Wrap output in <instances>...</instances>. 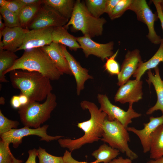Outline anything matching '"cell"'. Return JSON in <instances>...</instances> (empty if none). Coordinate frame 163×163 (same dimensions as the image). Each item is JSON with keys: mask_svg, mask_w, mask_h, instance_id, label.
<instances>
[{"mask_svg": "<svg viewBox=\"0 0 163 163\" xmlns=\"http://www.w3.org/2000/svg\"><path fill=\"white\" fill-rule=\"evenodd\" d=\"M129 10L133 11L137 20L144 23L147 27L148 33L147 37L152 43L160 44L162 39L156 33L155 29V21L158 18L154 14L145 0H132Z\"/></svg>", "mask_w": 163, "mask_h": 163, "instance_id": "8", "label": "cell"}, {"mask_svg": "<svg viewBox=\"0 0 163 163\" xmlns=\"http://www.w3.org/2000/svg\"><path fill=\"white\" fill-rule=\"evenodd\" d=\"M15 52L0 49V82L6 83L8 81L5 73L10 69L18 58Z\"/></svg>", "mask_w": 163, "mask_h": 163, "instance_id": "25", "label": "cell"}, {"mask_svg": "<svg viewBox=\"0 0 163 163\" xmlns=\"http://www.w3.org/2000/svg\"><path fill=\"white\" fill-rule=\"evenodd\" d=\"M2 16L0 15V31H2L5 28V26L4 22L2 21Z\"/></svg>", "mask_w": 163, "mask_h": 163, "instance_id": "44", "label": "cell"}, {"mask_svg": "<svg viewBox=\"0 0 163 163\" xmlns=\"http://www.w3.org/2000/svg\"><path fill=\"white\" fill-rule=\"evenodd\" d=\"M7 2L6 0H0V7H4Z\"/></svg>", "mask_w": 163, "mask_h": 163, "instance_id": "45", "label": "cell"}, {"mask_svg": "<svg viewBox=\"0 0 163 163\" xmlns=\"http://www.w3.org/2000/svg\"><path fill=\"white\" fill-rule=\"evenodd\" d=\"M43 4L48 5L65 18L69 19L72 15L75 1L74 0H42Z\"/></svg>", "mask_w": 163, "mask_h": 163, "instance_id": "23", "label": "cell"}, {"mask_svg": "<svg viewBox=\"0 0 163 163\" xmlns=\"http://www.w3.org/2000/svg\"><path fill=\"white\" fill-rule=\"evenodd\" d=\"M162 124L163 114L159 117H150L149 122L144 123V128L142 129H138L133 127H128L127 129L138 136L140 141L143 152L146 153L150 151L152 134L158 126Z\"/></svg>", "mask_w": 163, "mask_h": 163, "instance_id": "16", "label": "cell"}, {"mask_svg": "<svg viewBox=\"0 0 163 163\" xmlns=\"http://www.w3.org/2000/svg\"><path fill=\"white\" fill-rule=\"evenodd\" d=\"M28 153L29 156L25 163H36V158L37 156V149L34 148L29 150Z\"/></svg>", "mask_w": 163, "mask_h": 163, "instance_id": "39", "label": "cell"}, {"mask_svg": "<svg viewBox=\"0 0 163 163\" xmlns=\"http://www.w3.org/2000/svg\"><path fill=\"white\" fill-rule=\"evenodd\" d=\"M10 104L11 107L14 109H18L21 107L19 95H13L11 98Z\"/></svg>", "mask_w": 163, "mask_h": 163, "instance_id": "40", "label": "cell"}, {"mask_svg": "<svg viewBox=\"0 0 163 163\" xmlns=\"http://www.w3.org/2000/svg\"><path fill=\"white\" fill-rule=\"evenodd\" d=\"M142 62L139 49L128 51L121 65L120 73L117 75L118 85L120 86L130 80Z\"/></svg>", "mask_w": 163, "mask_h": 163, "instance_id": "14", "label": "cell"}, {"mask_svg": "<svg viewBox=\"0 0 163 163\" xmlns=\"http://www.w3.org/2000/svg\"><path fill=\"white\" fill-rule=\"evenodd\" d=\"M41 48L47 53L62 73L72 75L60 44L52 42L50 45Z\"/></svg>", "mask_w": 163, "mask_h": 163, "instance_id": "19", "label": "cell"}, {"mask_svg": "<svg viewBox=\"0 0 163 163\" xmlns=\"http://www.w3.org/2000/svg\"><path fill=\"white\" fill-rule=\"evenodd\" d=\"M63 53L68 63L70 70L75 80L76 93L79 95L81 91L84 88L85 82L88 79L93 78L88 73V70L82 67L79 63L68 51L66 46L60 44Z\"/></svg>", "mask_w": 163, "mask_h": 163, "instance_id": "15", "label": "cell"}, {"mask_svg": "<svg viewBox=\"0 0 163 163\" xmlns=\"http://www.w3.org/2000/svg\"><path fill=\"white\" fill-rule=\"evenodd\" d=\"M20 124L17 120H10L5 117L0 110V135L6 133L12 129H17Z\"/></svg>", "mask_w": 163, "mask_h": 163, "instance_id": "31", "label": "cell"}, {"mask_svg": "<svg viewBox=\"0 0 163 163\" xmlns=\"http://www.w3.org/2000/svg\"><path fill=\"white\" fill-rule=\"evenodd\" d=\"M16 1L23 6H40L43 4L42 0H16Z\"/></svg>", "mask_w": 163, "mask_h": 163, "instance_id": "37", "label": "cell"}, {"mask_svg": "<svg viewBox=\"0 0 163 163\" xmlns=\"http://www.w3.org/2000/svg\"><path fill=\"white\" fill-rule=\"evenodd\" d=\"M106 22L104 18H97L93 16L87 10L85 3L77 0L71 18L63 27L67 30L71 25L74 29L82 32L84 36L91 38L102 35L103 26Z\"/></svg>", "mask_w": 163, "mask_h": 163, "instance_id": "4", "label": "cell"}, {"mask_svg": "<svg viewBox=\"0 0 163 163\" xmlns=\"http://www.w3.org/2000/svg\"><path fill=\"white\" fill-rule=\"evenodd\" d=\"M39 163H64L63 157L52 155L40 147L37 149Z\"/></svg>", "mask_w": 163, "mask_h": 163, "instance_id": "30", "label": "cell"}, {"mask_svg": "<svg viewBox=\"0 0 163 163\" xmlns=\"http://www.w3.org/2000/svg\"><path fill=\"white\" fill-rule=\"evenodd\" d=\"M69 21L52 8L43 4L30 23L28 29H39L64 26Z\"/></svg>", "mask_w": 163, "mask_h": 163, "instance_id": "10", "label": "cell"}, {"mask_svg": "<svg viewBox=\"0 0 163 163\" xmlns=\"http://www.w3.org/2000/svg\"><path fill=\"white\" fill-rule=\"evenodd\" d=\"M119 50L118 49L117 50L112 56L107 58L104 65L105 70L111 75H117L120 72L119 64L115 59Z\"/></svg>", "mask_w": 163, "mask_h": 163, "instance_id": "33", "label": "cell"}, {"mask_svg": "<svg viewBox=\"0 0 163 163\" xmlns=\"http://www.w3.org/2000/svg\"><path fill=\"white\" fill-rule=\"evenodd\" d=\"M76 39L86 57L90 55H93L104 61L114 54L113 50L114 43L113 41L106 43H100L84 36L77 37Z\"/></svg>", "mask_w": 163, "mask_h": 163, "instance_id": "11", "label": "cell"}, {"mask_svg": "<svg viewBox=\"0 0 163 163\" xmlns=\"http://www.w3.org/2000/svg\"><path fill=\"white\" fill-rule=\"evenodd\" d=\"M128 131L127 128L118 121H110L106 118L104 123L101 140L120 152L125 153L133 160L137 158L138 155L129 146L128 143L130 140Z\"/></svg>", "mask_w": 163, "mask_h": 163, "instance_id": "6", "label": "cell"}, {"mask_svg": "<svg viewBox=\"0 0 163 163\" xmlns=\"http://www.w3.org/2000/svg\"><path fill=\"white\" fill-rule=\"evenodd\" d=\"M56 95L51 93L42 103L30 101L18 109L20 119L24 126L37 128L50 117L57 103Z\"/></svg>", "mask_w": 163, "mask_h": 163, "instance_id": "5", "label": "cell"}, {"mask_svg": "<svg viewBox=\"0 0 163 163\" xmlns=\"http://www.w3.org/2000/svg\"><path fill=\"white\" fill-rule=\"evenodd\" d=\"M132 160L130 158H124L120 156L117 158H115L108 163H132Z\"/></svg>", "mask_w": 163, "mask_h": 163, "instance_id": "41", "label": "cell"}, {"mask_svg": "<svg viewBox=\"0 0 163 163\" xmlns=\"http://www.w3.org/2000/svg\"><path fill=\"white\" fill-rule=\"evenodd\" d=\"M15 70L37 72L50 80H58L63 74L41 48L24 51L5 75Z\"/></svg>", "mask_w": 163, "mask_h": 163, "instance_id": "3", "label": "cell"}, {"mask_svg": "<svg viewBox=\"0 0 163 163\" xmlns=\"http://www.w3.org/2000/svg\"><path fill=\"white\" fill-rule=\"evenodd\" d=\"M147 163H163V156L156 159L151 160Z\"/></svg>", "mask_w": 163, "mask_h": 163, "instance_id": "43", "label": "cell"}, {"mask_svg": "<svg viewBox=\"0 0 163 163\" xmlns=\"http://www.w3.org/2000/svg\"><path fill=\"white\" fill-rule=\"evenodd\" d=\"M132 1L120 0L109 16L110 18L113 20L121 17L126 11L129 10Z\"/></svg>", "mask_w": 163, "mask_h": 163, "instance_id": "32", "label": "cell"}, {"mask_svg": "<svg viewBox=\"0 0 163 163\" xmlns=\"http://www.w3.org/2000/svg\"><path fill=\"white\" fill-rule=\"evenodd\" d=\"M120 0H107L105 13L109 16Z\"/></svg>", "mask_w": 163, "mask_h": 163, "instance_id": "36", "label": "cell"}, {"mask_svg": "<svg viewBox=\"0 0 163 163\" xmlns=\"http://www.w3.org/2000/svg\"><path fill=\"white\" fill-rule=\"evenodd\" d=\"M161 7L162 11H163V0H159Z\"/></svg>", "mask_w": 163, "mask_h": 163, "instance_id": "47", "label": "cell"}, {"mask_svg": "<svg viewBox=\"0 0 163 163\" xmlns=\"http://www.w3.org/2000/svg\"><path fill=\"white\" fill-rule=\"evenodd\" d=\"M29 30L21 27H5L2 31H0L3 37L2 41L3 44L2 48L0 49L16 52L22 44L26 34Z\"/></svg>", "mask_w": 163, "mask_h": 163, "instance_id": "17", "label": "cell"}, {"mask_svg": "<svg viewBox=\"0 0 163 163\" xmlns=\"http://www.w3.org/2000/svg\"><path fill=\"white\" fill-rule=\"evenodd\" d=\"M54 27L30 30L27 33L23 43L16 52L41 48L52 42V34Z\"/></svg>", "mask_w": 163, "mask_h": 163, "instance_id": "12", "label": "cell"}, {"mask_svg": "<svg viewBox=\"0 0 163 163\" xmlns=\"http://www.w3.org/2000/svg\"><path fill=\"white\" fill-rule=\"evenodd\" d=\"M19 96L21 106L27 104L30 102L28 97L25 94L21 93Z\"/></svg>", "mask_w": 163, "mask_h": 163, "instance_id": "42", "label": "cell"}, {"mask_svg": "<svg viewBox=\"0 0 163 163\" xmlns=\"http://www.w3.org/2000/svg\"><path fill=\"white\" fill-rule=\"evenodd\" d=\"M120 151L105 143L101 145L94 151L92 155L96 159L92 163H108L115 158L120 154Z\"/></svg>", "mask_w": 163, "mask_h": 163, "instance_id": "24", "label": "cell"}, {"mask_svg": "<svg viewBox=\"0 0 163 163\" xmlns=\"http://www.w3.org/2000/svg\"><path fill=\"white\" fill-rule=\"evenodd\" d=\"M9 145L2 140L0 141V163H22L23 161L15 158L11 153Z\"/></svg>", "mask_w": 163, "mask_h": 163, "instance_id": "28", "label": "cell"}, {"mask_svg": "<svg viewBox=\"0 0 163 163\" xmlns=\"http://www.w3.org/2000/svg\"><path fill=\"white\" fill-rule=\"evenodd\" d=\"M152 1L156 8L158 17L160 20L163 31V12L161 7L159 0H153Z\"/></svg>", "mask_w": 163, "mask_h": 163, "instance_id": "35", "label": "cell"}, {"mask_svg": "<svg viewBox=\"0 0 163 163\" xmlns=\"http://www.w3.org/2000/svg\"><path fill=\"white\" fill-rule=\"evenodd\" d=\"M85 2L87 10L94 17L100 18L105 13L107 0H86Z\"/></svg>", "mask_w": 163, "mask_h": 163, "instance_id": "27", "label": "cell"}, {"mask_svg": "<svg viewBox=\"0 0 163 163\" xmlns=\"http://www.w3.org/2000/svg\"><path fill=\"white\" fill-rule=\"evenodd\" d=\"M150 157L156 159L163 156V124L158 126L151 137Z\"/></svg>", "mask_w": 163, "mask_h": 163, "instance_id": "22", "label": "cell"}, {"mask_svg": "<svg viewBox=\"0 0 163 163\" xmlns=\"http://www.w3.org/2000/svg\"><path fill=\"white\" fill-rule=\"evenodd\" d=\"M52 40V42L67 46L71 50L76 51L81 48L76 37L69 34L63 26L54 27Z\"/></svg>", "mask_w": 163, "mask_h": 163, "instance_id": "20", "label": "cell"}, {"mask_svg": "<svg viewBox=\"0 0 163 163\" xmlns=\"http://www.w3.org/2000/svg\"><path fill=\"white\" fill-rule=\"evenodd\" d=\"M142 85L141 80H129L120 86L115 95V101L122 104L138 102L142 98Z\"/></svg>", "mask_w": 163, "mask_h": 163, "instance_id": "13", "label": "cell"}, {"mask_svg": "<svg viewBox=\"0 0 163 163\" xmlns=\"http://www.w3.org/2000/svg\"><path fill=\"white\" fill-rule=\"evenodd\" d=\"M97 99L100 104L99 109L107 114V119L110 121L117 120L126 128L132 123L133 119L142 115L134 110L132 104H129L128 109L126 111L113 104L105 94H98Z\"/></svg>", "mask_w": 163, "mask_h": 163, "instance_id": "7", "label": "cell"}, {"mask_svg": "<svg viewBox=\"0 0 163 163\" xmlns=\"http://www.w3.org/2000/svg\"><path fill=\"white\" fill-rule=\"evenodd\" d=\"M161 62H163V39L156 52L149 60L140 64L133 76L135 79L141 80V77L147 71L154 69Z\"/></svg>", "mask_w": 163, "mask_h": 163, "instance_id": "21", "label": "cell"}, {"mask_svg": "<svg viewBox=\"0 0 163 163\" xmlns=\"http://www.w3.org/2000/svg\"><path fill=\"white\" fill-rule=\"evenodd\" d=\"M9 73L12 86L26 95L30 101H41L52 93L50 80L39 72L15 70Z\"/></svg>", "mask_w": 163, "mask_h": 163, "instance_id": "2", "label": "cell"}, {"mask_svg": "<svg viewBox=\"0 0 163 163\" xmlns=\"http://www.w3.org/2000/svg\"><path fill=\"white\" fill-rule=\"evenodd\" d=\"M0 13L6 27H21L18 15L2 7H0Z\"/></svg>", "mask_w": 163, "mask_h": 163, "instance_id": "29", "label": "cell"}, {"mask_svg": "<svg viewBox=\"0 0 163 163\" xmlns=\"http://www.w3.org/2000/svg\"><path fill=\"white\" fill-rule=\"evenodd\" d=\"M49 126L48 125H45L37 128L24 126L20 129H12L0 135V137L1 140L4 142L9 145L12 143L14 148H17L22 142L24 137L29 135L38 136L40 138V140L47 142L58 140L63 137L60 136H52L48 135L47 131Z\"/></svg>", "mask_w": 163, "mask_h": 163, "instance_id": "9", "label": "cell"}, {"mask_svg": "<svg viewBox=\"0 0 163 163\" xmlns=\"http://www.w3.org/2000/svg\"><path fill=\"white\" fill-rule=\"evenodd\" d=\"M155 74L151 70L147 72L148 79L146 82L150 85H153L157 96V100L154 106L149 108L146 112L147 115H150L155 111L160 110L163 114V79H161L159 69L158 66L154 69Z\"/></svg>", "mask_w": 163, "mask_h": 163, "instance_id": "18", "label": "cell"}, {"mask_svg": "<svg viewBox=\"0 0 163 163\" xmlns=\"http://www.w3.org/2000/svg\"></svg>", "mask_w": 163, "mask_h": 163, "instance_id": "48", "label": "cell"}, {"mask_svg": "<svg viewBox=\"0 0 163 163\" xmlns=\"http://www.w3.org/2000/svg\"><path fill=\"white\" fill-rule=\"evenodd\" d=\"M72 152L66 150L62 156L64 163H89L86 162L78 161L74 159L72 156Z\"/></svg>", "mask_w": 163, "mask_h": 163, "instance_id": "38", "label": "cell"}, {"mask_svg": "<svg viewBox=\"0 0 163 163\" xmlns=\"http://www.w3.org/2000/svg\"><path fill=\"white\" fill-rule=\"evenodd\" d=\"M5 103V99L4 98L2 97H1L0 98V104L1 105H4Z\"/></svg>", "mask_w": 163, "mask_h": 163, "instance_id": "46", "label": "cell"}, {"mask_svg": "<svg viewBox=\"0 0 163 163\" xmlns=\"http://www.w3.org/2000/svg\"><path fill=\"white\" fill-rule=\"evenodd\" d=\"M16 0H7L4 7L11 12L18 15L20 11L23 7Z\"/></svg>", "mask_w": 163, "mask_h": 163, "instance_id": "34", "label": "cell"}, {"mask_svg": "<svg viewBox=\"0 0 163 163\" xmlns=\"http://www.w3.org/2000/svg\"><path fill=\"white\" fill-rule=\"evenodd\" d=\"M40 6H26L22 8L18 15L21 27L28 29L30 23L34 18Z\"/></svg>", "mask_w": 163, "mask_h": 163, "instance_id": "26", "label": "cell"}, {"mask_svg": "<svg viewBox=\"0 0 163 163\" xmlns=\"http://www.w3.org/2000/svg\"><path fill=\"white\" fill-rule=\"evenodd\" d=\"M80 104L83 109L88 110L90 114L88 120L77 123V127L84 132V134L75 139L61 138L58 140L61 147L67 148L71 152L79 149L85 144L101 140L104 123L107 117V114L101 111L93 102L85 100Z\"/></svg>", "mask_w": 163, "mask_h": 163, "instance_id": "1", "label": "cell"}]
</instances>
